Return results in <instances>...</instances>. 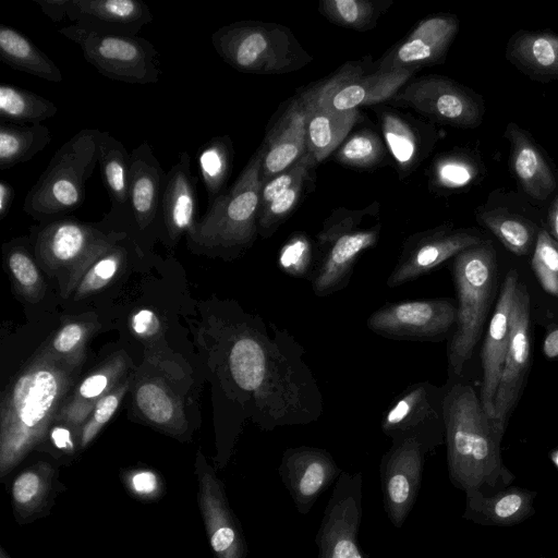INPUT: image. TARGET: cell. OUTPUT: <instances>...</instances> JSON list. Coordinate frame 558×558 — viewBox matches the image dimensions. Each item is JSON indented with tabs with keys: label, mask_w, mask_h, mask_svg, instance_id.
Returning <instances> with one entry per match:
<instances>
[{
	"label": "cell",
	"mask_w": 558,
	"mask_h": 558,
	"mask_svg": "<svg viewBox=\"0 0 558 558\" xmlns=\"http://www.w3.org/2000/svg\"><path fill=\"white\" fill-rule=\"evenodd\" d=\"M226 372L240 404L266 432L307 425L323 413V396L304 350L284 328L240 315L228 326Z\"/></svg>",
	"instance_id": "6da1fadb"
},
{
	"label": "cell",
	"mask_w": 558,
	"mask_h": 558,
	"mask_svg": "<svg viewBox=\"0 0 558 558\" xmlns=\"http://www.w3.org/2000/svg\"><path fill=\"white\" fill-rule=\"evenodd\" d=\"M84 359H64L45 345L15 375L0 404V476L49 432L73 391Z\"/></svg>",
	"instance_id": "7a4b0ae2"
},
{
	"label": "cell",
	"mask_w": 558,
	"mask_h": 558,
	"mask_svg": "<svg viewBox=\"0 0 558 558\" xmlns=\"http://www.w3.org/2000/svg\"><path fill=\"white\" fill-rule=\"evenodd\" d=\"M444 418L448 474L456 488L489 495L513 483L500 451L505 427L484 412L472 386L453 383L446 389Z\"/></svg>",
	"instance_id": "3957f363"
},
{
	"label": "cell",
	"mask_w": 558,
	"mask_h": 558,
	"mask_svg": "<svg viewBox=\"0 0 558 558\" xmlns=\"http://www.w3.org/2000/svg\"><path fill=\"white\" fill-rule=\"evenodd\" d=\"M100 131L83 129L57 149L24 198L26 214L47 222L82 206L86 183L98 163Z\"/></svg>",
	"instance_id": "277c9868"
},
{
	"label": "cell",
	"mask_w": 558,
	"mask_h": 558,
	"mask_svg": "<svg viewBox=\"0 0 558 558\" xmlns=\"http://www.w3.org/2000/svg\"><path fill=\"white\" fill-rule=\"evenodd\" d=\"M457 320L448 344L451 376H460L482 335L493 299L497 258L493 244L483 241L453 257Z\"/></svg>",
	"instance_id": "5b68a950"
},
{
	"label": "cell",
	"mask_w": 558,
	"mask_h": 558,
	"mask_svg": "<svg viewBox=\"0 0 558 558\" xmlns=\"http://www.w3.org/2000/svg\"><path fill=\"white\" fill-rule=\"evenodd\" d=\"M262 148L257 149L231 187L210 205L189 241L201 250L240 253L255 241L262 192Z\"/></svg>",
	"instance_id": "8992f818"
},
{
	"label": "cell",
	"mask_w": 558,
	"mask_h": 558,
	"mask_svg": "<svg viewBox=\"0 0 558 558\" xmlns=\"http://www.w3.org/2000/svg\"><path fill=\"white\" fill-rule=\"evenodd\" d=\"M123 231L74 218H59L33 229L37 260L57 278L62 298L74 292L87 269L108 250L128 238Z\"/></svg>",
	"instance_id": "52a82bcc"
},
{
	"label": "cell",
	"mask_w": 558,
	"mask_h": 558,
	"mask_svg": "<svg viewBox=\"0 0 558 558\" xmlns=\"http://www.w3.org/2000/svg\"><path fill=\"white\" fill-rule=\"evenodd\" d=\"M210 39L217 54L242 73L283 74L312 61L291 31L279 24L234 22L218 28Z\"/></svg>",
	"instance_id": "ba28073f"
},
{
	"label": "cell",
	"mask_w": 558,
	"mask_h": 558,
	"mask_svg": "<svg viewBox=\"0 0 558 558\" xmlns=\"http://www.w3.org/2000/svg\"><path fill=\"white\" fill-rule=\"evenodd\" d=\"M80 47L84 59L104 76L129 84H153L160 80L158 51L138 35L107 33L71 24L59 29Z\"/></svg>",
	"instance_id": "9c48e42d"
},
{
	"label": "cell",
	"mask_w": 558,
	"mask_h": 558,
	"mask_svg": "<svg viewBox=\"0 0 558 558\" xmlns=\"http://www.w3.org/2000/svg\"><path fill=\"white\" fill-rule=\"evenodd\" d=\"M368 210L338 209L317 234L319 258L311 272L315 295L327 296L345 288L361 254L378 240L380 225L360 228Z\"/></svg>",
	"instance_id": "30bf717a"
},
{
	"label": "cell",
	"mask_w": 558,
	"mask_h": 558,
	"mask_svg": "<svg viewBox=\"0 0 558 558\" xmlns=\"http://www.w3.org/2000/svg\"><path fill=\"white\" fill-rule=\"evenodd\" d=\"M430 120L461 129L478 126L484 117L480 95L440 75H427L403 86L391 99Z\"/></svg>",
	"instance_id": "8fae6325"
},
{
	"label": "cell",
	"mask_w": 558,
	"mask_h": 558,
	"mask_svg": "<svg viewBox=\"0 0 558 558\" xmlns=\"http://www.w3.org/2000/svg\"><path fill=\"white\" fill-rule=\"evenodd\" d=\"M363 474L342 471L315 536L317 558H367L359 541L363 514Z\"/></svg>",
	"instance_id": "7c38bea8"
},
{
	"label": "cell",
	"mask_w": 558,
	"mask_h": 558,
	"mask_svg": "<svg viewBox=\"0 0 558 558\" xmlns=\"http://www.w3.org/2000/svg\"><path fill=\"white\" fill-rule=\"evenodd\" d=\"M457 303L449 298L385 304L366 320L374 333L393 340L439 341L454 327Z\"/></svg>",
	"instance_id": "4fadbf2b"
},
{
	"label": "cell",
	"mask_w": 558,
	"mask_h": 558,
	"mask_svg": "<svg viewBox=\"0 0 558 558\" xmlns=\"http://www.w3.org/2000/svg\"><path fill=\"white\" fill-rule=\"evenodd\" d=\"M446 389L429 381L407 387L380 422L383 433L392 440L413 437L432 451L445 439L444 400Z\"/></svg>",
	"instance_id": "5bb4252c"
},
{
	"label": "cell",
	"mask_w": 558,
	"mask_h": 558,
	"mask_svg": "<svg viewBox=\"0 0 558 558\" xmlns=\"http://www.w3.org/2000/svg\"><path fill=\"white\" fill-rule=\"evenodd\" d=\"M429 448L413 437L391 441L379 465L383 505L387 518L400 529L413 509L422 484Z\"/></svg>",
	"instance_id": "9a60e30c"
},
{
	"label": "cell",
	"mask_w": 558,
	"mask_h": 558,
	"mask_svg": "<svg viewBox=\"0 0 558 558\" xmlns=\"http://www.w3.org/2000/svg\"><path fill=\"white\" fill-rule=\"evenodd\" d=\"M416 69L378 72L364 75L357 64H347L333 76L311 87L314 97L328 108L347 112L359 106L376 105L391 99L411 78Z\"/></svg>",
	"instance_id": "2e32d148"
},
{
	"label": "cell",
	"mask_w": 558,
	"mask_h": 558,
	"mask_svg": "<svg viewBox=\"0 0 558 558\" xmlns=\"http://www.w3.org/2000/svg\"><path fill=\"white\" fill-rule=\"evenodd\" d=\"M483 241L476 232L465 229L438 228L413 234L404 242L386 283L389 288H397L413 281Z\"/></svg>",
	"instance_id": "e0dca14e"
},
{
	"label": "cell",
	"mask_w": 558,
	"mask_h": 558,
	"mask_svg": "<svg viewBox=\"0 0 558 558\" xmlns=\"http://www.w3.org/2000/svg\"><path fill=\"white\" fill-rule=\"evenodd\" d=\"M342 471L329 451L310 446L288 448L278 468L281 482L303 515L310 513Z\"/></svg>",
	"instance_id": "ac0fdd59"
},
{
	"label": "cell",
	"mask_w": 558,
	"mask_h": 558,
	"mask_svg": "<svg viewBox=\"0 0 558 558\" xmlns=\"http://www.w3.org/2000/svg\"><path fill=\"white\" fill-rule=\"evenodd\" d=\"M530 310L527 289L519 282L511 312L509 344L494 401L493 418L502 427L517 404L530 366Z\"/></svg>",
	"instance_id": "d6986e66"
},
{
	"label": "cell",
	"mask_w": 558,
	"mask_h": 558,
	"mask_svg": "<svg viewBox=\"0 0 558 558\" xmlns=\"http://www.w3.org/2000/svg\"><path fill=\"white\" fill-rule=\"evenodd\" d=\"M198 501L216 558H245L246 543L222 485L201 452L197 453Z\"/></svg>",
	"instance_id": "ffe728a7"
},
{
	"label": "cell",
	"mask_w": 558,
	"mask_h": 558,
	"mask_svg": "<svg viewBox=\"0 0 558 558\" xmlns=\"http://www.w3.org/2000/svg\"><path fill=\"white\" fill-rule=\"evenodd\" d=\"M459 29V21L451 14L424 19L396 45L378 63L376 71L391 72L420 69L441 62Z\"/></svg>",
	"instance_id": "44dd1931"
},
{
	"label": "cell",
	"mask_w": 558,
	"mask_h": 558,
	"mask_svg": "<svg viewBox=\"0 0 558 558\" xmlns=\"http://www.w3.org/2000/svg\"><path fill=\"white\" fill-rule=\"evenodd\" d=\"M518 272L510 270L500 289L482 347L483 380L480 401L484 412L494 416V401L510 338V319L518 287Z\"/></svg>",
	"instance_id": "7402d4cb"
},
{
	"label": "cell",
	"mask_w": 558,
	"mask_h": 558,
	"mask_svg": "<svg viewBox=\"0 0 558 558\" xmlns=\"http://www.w3.org/2000/svg\"><path fill=\"white\" fill-rule=\"evenodd\" d=\"M130 155V227L138 233H147L160 222L166 172L147 141L133 148Z\"/></svg>",
	"instance_id": "603a6c76"
},
{
	"label": "cell",
	"mask_w": 558,
	"mask_h": 558,
	"mask_svg": "<svg viewBox=\"0 0 558 558\" xmlns=\"http://www.w3.org/2000/svg\"><path fill=\"white\" fill-rule=\"evenodd\" d=\"M308 107L304 93L293 98L260 146V179L265 184L294 165L307 151Z\"/></svg>",
	"instance_id": "cb8c5ba5"
},
{
	"label": "cell",
	"mask_w": 558,
	"mask_h": 558,
	"mask_svg": "<svg viewBox=\"0 0 558 558\" xmlns=\"http://www.w3.org/2000/svg\"><path fill=\"white\" fill-rule=\"evenodd\" d=\"M196 185L197 178L191 169V156L182 151L166 173L161 196L160 223L171 243H177L183 234L191 235L196 227Z\"/></svg>",
	"instance_id": "d4e9b609"
},
{
	"label": "cell",
	"mask_w": 558,
	"mask_h": 558,
	"mask_svg": "<svg viewBox=\"0 0 558 558\" xmlns=\"http://www.w3.org/2000/svg\"><path fill=\"white\" fill-rule=\"evenodd\" d=\"M465 493L464 520L483 526L518 525L535 513L537 493L520 486H508L485 495L477 489Z\"/></svg>",
	"instance_id": "484cf974"
},
{
	"label": "cell",
	"mask_w": 558,
	"mask_h": 558,
	"mask_svg": "<svg viewBox=\"0 0 558 558\" xmlns=\"http://www.w3.org/2000/svg\"><path fill=\"white\" fill-rule=\"evenodd\" d=\"M68 19L100 32L138 35L153 21V14L141 0H72Z\"/></svg>",
	"instance_id": "4316f807"
},
{
	"label": "cell",
	"mask_w": 558,
	"mask_h": 558,
	"mask_svg": "<svg viewBox=\"0 0 558 558\" xmlns=\"http://www.w3.org/2000/svg\"><path fill=\"white\" fill-rule=\"evenodd\" d=\"M130 161L131 155L124 144L108 131H100L98 165L111 203V209L101 222L109 230L120 231L119 226H122L124 231L123 226H130Z\"/></svg>",
	"instance_id": "83f0119b"
},
{
	"label": "cell",
	"mask_w": 558,
	"mask_h": 558,
	"mask_svg": "<svg viewBox=\"0 0 558 558\" xmlns=\"http://www.w3.org/2000/svg\"><path fill=\"white\" fill-rule=\"evenodd\" d=\"M128 367L123 352L110 356L74 387L54 422L70 425L78 435L96 403L122 380Z\"/></svg>",
	"instance_id": "f1b7e54d"
},
{
	"label": "cell",
	"mask_w": 558,
	"mask_h": 558,
	"mask_svg": "<svg viewBox=\"0 0 558 558\" xmlns=\"http://www.w3.org/2000/svg\"><path fill=\"white\" fill-rule=\"evenodd\" d=\"M505 136L510 143L511 169L524 192L536 201H545L556 189V178L533 138L514 122H509Z\"/></svg>",
	"instance_id": "f546056e"
},
{
	"label": "cell",
	"mask_w": 558,
	"mask_h": 558,
	"mask_svg": "<svg viewBox=\"0 0 558 558\" xmlns=\"http://www.w3.org/2000/svg\"><path fill=\"white\" fill-rule=\"evenodd\" d=\"M506 58L532 80H558V34L518 31L508 40Z\"/></svg>",
	"instance_id": "4dcf8cb0"
},
{
	"label": "cell",
	"mask_w": 558,
	"mask_h": 558,
	"mask_svg": "<svg viewBox=\"0 0 558 558\" xmlns=\"http://www.w3.org/2000/svg\"><path fill=\"white\" fill-rule=\"evenodd\" d=\"M304 95L308 107L307 151L318 165L343 142L361 116L359 109L339 112L328 108L314 97L311 88L304 92Z\"/></svg>",
	"instance_id": "1f68e13d"
},
{
	"label": "cell",
	"mask_w": 558,
	"mask_h": 558,
	"mask_svg": "<svg viewBox=\"0 0 558 558\" xmlns=\"http://www.w3.org/2000/svg\"><path fill=\"white\" fill-rule=\"evenodd\" d=\"M0 58L16 71L53 83L63 80V74L53 60L27 36L4 24H0Z\"/></svg>",
	"instance_id": "d6a6232c"
},
{
	"label": "cell",
	"mask_w": 558,
	"mask_h": 558,
	"mask_svg": "<svg viewBox=\"0 0 558 558\" xmlns=\"http://www.w3.org/2000/svg\"><path fill=\"white\" fill-rule=\"evenodd\" d=\"M52 136L44 124L0 123V169L7 170L31 160L43 151Z\"/></svg>",
	"instance_id": "836d02e7"
},
{
	"label": "cell",
	"mask_w": 558,
	"mask_h": 558,
	"mask_svg": "<svg viewBox=\"0 0 558 558\" xmlns=\"http://www.w3.org/2000/svg\"><path fill=\"white\" fill-rule=\"evenodd\" d=\"M135 404L146 420L170 430L185 425L182 405L172 391L156 379L140 381L134 392Z\"/></svg>",
	"instance_id": "e575fe53"
},
{
	"label": "cell",
	"mask_w": 558,
	"mask_h": 558,
	"mask_svg": "<svg viewBox=\"0 0 558 558\" xmlns=\"http://www.w3.org/2000/svg\"><path fill=\"white\" fill-rule=\"evenodd\" d=\"M51 100L31 90L2 83L0 85V119L14 124H41L56 116Z\"/></svg>",
	"instance_id": "d590c367"
},
{
	"label": "cell",
	"mask_w": 558,
	"mask_h": 558,
	"mask_svg": "<svg viewBox=\"0 0 558 558\" xmlns=\"http://www.w3.org/2000/svg\"><path fill=\"white\" fill-rule=\"evenodd\" d=\"M476 219L513 254L526 255L534 248L538 232L531 221L504 209L478 210Z\"/></svg>",
	"instance_id": "8d00e7d4"
},
{
	"label": "cell",
	"mask_w": 558,
	"mask_h": 558,
	"mask_svg": "<svg viewBox=\"0 0 558 558\" xmlns=\"http://www.w3.org/2000/svg\"><path fill=\"white\" fill-rule=\"evenodd\" d=\"M196 157L210 205L226 191L225 185L232 168V143L228 136L213 137L199 147Z\"/></svg>",
	"instance_id": "74e56055"
},
{
	"label": "cell",
	"mask_w": 558,
	"mask_h": 558,
	"mask_svg": "<svg viewBox=\"0 0 558 558\" xmlns=\"http://www.w3.org/2000/svg\"><path fill=\"white\" fill-rule=\"evenodd\" d=\"M385 2L368 0H323L319 12L332 23L342 27L367 31L376 25L377 19L386 8Z\"/></svg>",
	"instance_id": "f35d334b"
},
{
	"label": "cell",
	"mask_w": 558,
	"mask_h": 558,
	"mask_svg": "<svg viewBox=\"0 0 558 558\" xmlns=\"http://www.w3.org/2000/svg\"><path fill=\"white\" fill-rule=\"evenodd\" d=\"M5 260L16 290L31 302L40 300L45 293V282L27 247L20 242L10 244Z\"/></svg>",
	"instance_id": "ab89813d"
},
{
	"label": "cell",
	"mask_w": 558,
	"mask_h": 558,
	"mask_svg": "<svg viewBox=\"0 0 558 558\" xmlns=\"http://www.w3.org/2000/svg\"><path fill=\"white\" fill-rule=\"evenodd\" d=\"M128 238L104 253L87 269L74 290L75 301L99 292L117 277L126 260L128 251L124 242Z\"/></svg>",
	"instance_id": "60d3db41"
},
{
	"label": "cell",
	"mask_w": 558,
	"mask_h": 558,
	"mask_svg": "<svg viewBox=\"0 0 558 558\" xmlns=\"http://www.w3.org/2000/svg\"><path fill=\"white\" fill-rule=\"evenodd\" d=\"M52 470L48 464L34 465L19 474L12 485L15 508L25 513L40 506L49 489Z\"/></svg>",
	"instance_id": "b9f144b4"
},
{
	"label": "cell",
	"mask_w": 558,
	"mask_h": 558,
	"mask_svg": "<svg viewBox=\"0 0 558 558\" xmlns=\"http://www.w3.org/2000/svg\"><path fill=\"white\" fill-rule=\"evenodd\" d=\"M381 130L386 143L399 168L407 171L413 167L417 156V143L409 124L392 112L380 114Z\"/></svg>",
	"instance_id": "7bdbcfd3"
},
{
	"label": "cell",
	"mask_w": 558,
	"mask_h": 558,
	"mask_svg": "<svg viewBox=\"0 0 558 558\" xmlns=\"http://www.w3.org/2000/svg\"><path fill=\"white\" fill-rule=\"evenodd\" d=\"M531 265L542 288L558 296V242L544 229L538 231Z\"/></svg>",
	"instance_id": "ee69618b"
},
{
	"label": "cell",
	"mask_w": 558,
	"mask_h": 558,
	"mask_svg": "<svg viewBox=\"0 0 558 558\" xmlns=\"http://www.w3.org/2000/svg\"><path fill=\"white\" fill-rule=\"evenodd\" d=\"M385 149L379 137L372 131H361L351 136L338 149L336 158L343 165L368 168L377 165Z\"/></svg>",
	"instance_id": "f6af8a7d"
},
{
	"label": "cell",
	"mask_w": 558,
	"mask_h": 558,
	"mask_svg": "<svg viewBox=\"0 0 558 558\" xmlns=\"http://www.w3.org/2000/svg\"><path fill=\"white\" fill-rule=\"evenodd\" d=\"M96 328L93 322H69L56 332L46 347L52 354L60 357L85 359V345Z\"/></svg>",
	"instance_id": "bcb514c9"
},
{
	"label": "cell",
	"mask_w": 558,
	"mask_h": 558,
	"mask_svg": "<svg viewBox=\"0 0 558 558\" xmlns=\"http://www.w3.org/2000/svg\"><path fill=\"white\" fill-rule=\"evenodd\" d=\"M307 179L308 177L299 180L264 209L259 210L257 219L258 235L264 239L271 236L278 227L291 215L301 198Z\"/></svg>",
	"instance_id": "7dc6e473"
},
{
	"label": "cell",
	"mask_w": 558,
	"mask_h": 558,
	"mask_svg": "<svg viewBox=\"0 0 558 558\" xmlns=\"http://www.w3.org/2000/svg\"><path fill=\"white\" fill-rule=\"evenodd\" d=\"M129 388V380H121L101 398L80 429L78 445L85 448L111 420Z\"/></svg>",
	"instance_id": "c3c4849f"
},
{
	"label": "cell",
	"mask_w": 558,
	"mask_h": 558,
	"mask_svg": "<svg viewBox=\"0 0 558 558\" xmlns=\"http://www.w3.org/2000/svg\"><path fill=\"white\" fill-rule=\"evenodd\" d=\"M315 166H317V163L313 155L310 151H306L294 165L263 184L259 210L264 209L277 196L289 190L299 180L310 177L311 171Z\"/></svg>",
	"instance_id": "681fc988"
},
{
	"label": "cell",
	"mask_w": 558,
	"mask_h": 558,
	"mask_svg": "<svg viewBox=\"0 0 558 558\" xmlns=\"http://www.w3.org/2000/svg\"><path fill=\"white\" fill-rule=\"evenodd\" d=\"M480 173L478 165L470 157L452 156L436 167V179L445 187L458 189L473 182Z\"/></svg>",
	"instance_id": "f907efd6"
},
{
	"label": "cell",
	"mask_w": 558,
	"mask_h": 558,
	"mask_svg": "<svg viewBox=\"0 0 558 558\" xmlns=\"http://www.w3.org/2000/svg\"><path fill=\"white\" fill-rule=\"evenodd\" d=\"M130 328L135 336L148 340L159 335L161 323L153 310L141 308L131 315Z\"/></svg>",
	"instance_id": "816d5d0a"
},
{
	"label": "cell",
	"mask_w": 558,
	"mask_h": 558,
	"mask_svg": "<svg viewBox=\"0 0 558 558\" xmlns=\"http://www.w3.org/2000/svg\"><path fill=\"white\" fill-rule=\"evenodd\" d=\"M49 435L53 445L68 453L75 449V440L78 442L77 433L68 424L53 422L49 428Z\"/></svg>",
	"instance_id": "f5cc1de1"
},
{
	"label": "cell",
	"mask_w": 558,
	"mask_h": 558,
	"mask_svg": "<svg viewBox=\"0 0 558 558\" xmlns=\"http://www.w3.org/2000/svg\"><path fill=\"white\" fill-rule=\"evenodd\" d=\"M308 255V245L305 241L302 239H296L290 243H288L284 248L282 250V254L280 257V263L282 267L286 269L293 268L292 274L298 272V266L296 265H303L301 257H307Z\"/></svg>",
	"instance_id": "db71d44e"
},
{
	"label": "cell",
	"mask_w": 558,
	"mask_h": 558,
	"mask_svg": "<svg viewBox=\"0 0 558 558\" xmlns=\"http://www.w3.org/2000/svg\"><path fill=\"white\" fill-rule=\"evenodd\" d=\"M158 476L150 470H138L130 476L132 489L141 496H151L158 489Z\"/></svg>",
	"instance_id": "11a10c76"
},
{
	"label": "cell",
	"mask_w": 558,
	"mask_h": 558,
	"mask_svg": "<svg viewBox=\"0 0 558 558\" xmlns=\"http://www.w3.org/2000/svg\"><path fill=\"white\" fill-rule=\"evenodd\" d=\"M40 8L41 12L52 22H61L68 17L72 0H33Z\"/></svg>",
	"instance_id": "9f6ffc18"
},
{
	"label": "cell",
	"mask_w": 558,
	"mask_h": 558,
	"mask_svg": "<svg viewBox=\"0 0 558 558\" xmlns=\"http://www.w3.org/2000/svg\"><path fill=\"white\" fill-rule=\"evenodd\" d=\"M14 198V189L9 181L0 180V219L9 214Z\"/></svg>",
	"instance_id": "6f0895ef"
},
{
	"label": "cell",
	"mask_w": 558,
	"mask_h": 558,
	"mask_svg": "<svg viewBox=\"0 0 558 558\" xmlns=\"http://www.w3.org/2000/svg\"><path fill=\"white\" fill-rule=\"evenodd\" d=\"M543 351L548 359L558 357V326L547 332L544 339Z\"/></svg>",
	"instance_id": "680465c9"
},
{
	"label": "cell",
	"mask_w": 558,
	"mask_h": 558,
	"mask_svg": "<svg viewBox=\"0 0 558 558\" xmlns=\"http://www.w3.org/2000/svg\"><path fill=\"white\" fill-rule=\"evenodd\" d=\"M548 225L551 236L558 242V195L550 205L548 211Z\"/></svg>",
	"instance_id": "91938a15"
},
{
	"label": "cell",
	"mask_w": 558,
	"mask_h": 558,
	"mask_svg": "<svg viewBox=\"0 0 558 558\" xmlns=\"http://www.w3.org/2000/svg\"><path fill=\"white\" fill-rule=\"evenodd\" d=\"M550 457L554 464L558 468V450L554 451Z\"/></svg>",
	"instance_id": "94428289"
},
{
	"label": "cell",
	"mask_w": 558,
	"mask_h": 558,
	"mask_svg": "<svg viewBox=\"0 0 558 558\" xmlns=\"http://www.w3.org/2000/svg\"><path fill=\"white\" fill-rule=\"evenodd\" d=\"M0 558H10V557L5 554V551H4V549H3V548H1V555H0Z\"/></svg>",
	"instance_id": "6125c7cd"
},
{
	"label": "cell",
	"mask_w": 558,
	"mask_h": 558,
	"mask_svg": "<svg viewBox=\"0 0 558 558\" xmlns=\"http://www.w3.org/2000/svg\"><path fill=\"white\" fill-rule=\"evenodd\" d=\"M538 558H546L545 556H539Z\"/></svg>",
	"instance_id": "be15d7a7"
}]
</instances>
